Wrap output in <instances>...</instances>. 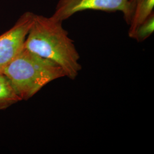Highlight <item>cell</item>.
Wrapping results in <instances>:
<instances>
[{
    "mask_svg": "<svg viewBox=\"0 0 154 154\" xmlns=\"http://www.w3.org/2000/svg\"><path fill=\"white\" fill-rule=\"evenodd\" d=\"M63 22L34 14L24 48L61 67L65 77L75 79L82 69L80 55Z\"/></svg>",
    "mask_w": 154,
    "mask_h": 154,
    "instance_id": "obj_1",
    "label": "cell"
},
{
    "mask_svg": "<svg viewBox=\"0 0 154 154\" xmlns=\"http://www.w3.org/2000/svg\"><path fill=\"white\" fill-rule=\"evenodd\" d=\"M2 73L8 78L21 100L32 98L48 83L65 77L63 70L54 62L24 47Z\"/></svg>",
    "mask_w": 154,
    "mask_h": 154,
    "instance_id": "obj_2",
    "label": "cell"
},
{
    "mask_svg": "<svg viewBox=\"0 0 154 154\" xmlns=\"http://www.w3.org/2000/svg\"><path fill=\"white\" fill-rule=\"evenodd\" d=\"M134 10L129 24L128 36L131 37L138 25L154 13V0H133Z\"/></svg>",
    "mask_w": 154,
    "mask_h": 154,
    "instance_id": "obj_5",
    "label": "cell"
},
{
    "mask_svg": "<svg viewBox=\"0 0 154 154\" xmlns=\"http://www.w3.org/2000/svg\"><path fill=\"white\" fill-rule=\"evenodd\" d=\"M21 99L17 95L8 78L0 72V111L5 110Z\"/></svg>",
    "mask_w": 154,
    "mask_h": 154,
    "instance_id": "obj_6",
    "label": "cell"
},
{
    "mask_svg": "<svg viewBox=\"0 0 154 154\" xmlns=\"http://www.w3.org/2000/svg\"><path fill=\"white\" fill-rule=\"evenodd\" d=\"M34 14L24 13L10 29L0 35V72L23 48Z\"/></svg>",
    "mask_w": 154,
    "mask_h": 154,
    "instance_id": "obj_4",
    "label": "cell"
},
{
    "mask_svg": "<svg viewBox=\"0 0 154 154\" xmlns=\"http://www.w3.org/2000/svg\"><path fill=\"white\" fill-rule=\"evenodd\" d=\"M134 10L133 0H59L51 17L63 22L77 13L86 11H119L129 25Z\"/></svg>",
    "mask_w": 154,
    "mask_h": 154,
    "instance_id": "obj_3",
    "label": "cell"
},
{
    "mask_svg": "<svg viewBox=\"0 0 154 154\" xmlns=\"http://www.w3.org/2000/svg\"><path fill=\"white\" fill-rule=\"evenodd\" d=\"M154 13L149 15L140 23L130 38L135 39L138 42H142L149 38L154 33Z\"/></svg>",
    "mask_w": 154,
    "mask_h": 154,
    "instance_id": "obj_7",
    "label": "cell"
}]
</instances>
